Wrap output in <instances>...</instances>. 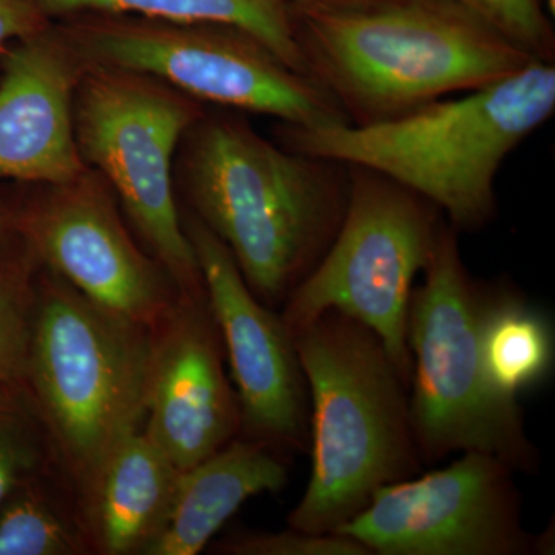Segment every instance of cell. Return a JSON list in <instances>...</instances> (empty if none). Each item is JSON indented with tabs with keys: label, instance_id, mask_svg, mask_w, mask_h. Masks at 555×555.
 Wrapping results in <instances>:
<instances>
[{
	"label": "cell",
	"instance_id": "cell-1",
	"mask_svg": "<svg viewBox=\"0 0 555 555\" xmlns=\"http://www.w3.org/2000/svg\"><path fill=\"white\" fill-rule=\"evenodd\" d=\"M184 139L190 214L229 248L255 297L283 308L337 235L347 167L278 147L233 116L204 115Z\"/></svg>",
	"mask_w": 555,
	"mask_h": 555
},
{
	"label": "cell",
	"instance_id": "cell-2",
	"mask_svg": "<svg viewBox=\"0 0 555 555\" xmlns=\"http://www.w3.org/2000/svg\"><path fill=\"white\" fill-rule=\"evenodd\" d=\"M554 112V64L534 61L383 122L284 124L281 137L294 152L378 171L447 214L455 230H477L495 215L500 167Z\"/></svg>",
	"mask_w": 555,
	"mask_h": 555
},
{
	"label": "cell",
	"instance_id": "cell-3",
	"mask_svg": "<svg viewBox=\"0 0 555 555\" xmlns=\"http://www.w3.org/2000/svg\"><path fill=\"white\" fill-rule=\"evenodd\" d=\"M295 20L308 75L352 126L480 89L535 61L451 0L301 10Z\"/></svg>",
	"mask_w": 555,
	"mask_h": 555
},
{
	"label": "cell",
	"instance_id": "cell-4",
	"mask_svg": "<svg viewBox=\"0 0 555 555\" xmlns=\"http://www.w3.org/2000/svg\"><path fill=\"white\" fill-rule=\"evenodd\" d=\"M294 338L309 390L312 470L287 525L331 534L379 489L418 476L423 462L409 387L371 328L324 312Z\"/></svg>",
	"mask_w": 555,
	"mask_h": 555
},
{
	"label": "cell",
	"instance_id": "cell-5",
	"mask_svg": "<svg viewBox=\"0 0 555 555\" xmlns=\"http://www.w3.org/2000/svg\"><path fill=\"white\" fill-rule=\"evenodd\" d=\"M150 345V327L40 266L22 383L87 517L108 456L144 425Z\"/></svg>",
	"mask_w": 555,
	"mask_h": 555
},
{
	"label": "cell",
	"instance_id": "cell-6",
	"mask_svg": "<svg viewBox=\"0 0 555 555\" xmlns=\"http://www.w3.org/2000/svg\"><path fill=\"white\" fill-rule=\"evenodd\" d=\"M425 275L412 294L406 337L409 411L422 462L456 451L483 452L514 473H535L539 451L526 434L517 400L496 393L481 366L486 288L467 273L452 225L441 229Z\"/></svg>",
	"mask_w": 555,
	"mask_h": 555
},
{
	"label": "cell",
	"instance_id": "cell-7",
	"mask_svg": "<svg viewBox=\"0 0 555 555\" xmlns=\"http://www.w3.org/2000/svg\"><path fill=\"white\" fill-rule=\"evenodd\" d=\"M203 116L199 101L169 83L102 65H87L73 102L80 158L108 182L152 257L189 297L206 287L178 210L173 163Z\"/></svg>",
	"mask_w": 555,
	"mask_h": 555
},
{
	"label": "cell",
	"instance_id": "cell-8",
	"mask_svg": "<svg viewBox=\"0 0 555 555\" xmlns=\"http://www.w3.org/2000/svg\"><path fill=\"white\" fill-rule=\"evenodd\" d=\"M65 20L57 30L87 65L144 73L193 100L273 116L287 126L349 122L315 79L240 28L109 13Z\"/></svg>",
	"mask_w": 555,
	"mask_h": 555
},
{
	"label": "cell",
	"instance_id": "cell-9",
	"mask_svg": "<svg viewBox=\"0 0 555 555\" xmlns=\"http://www.w3.org/2000/svg\"><path fill=\"white\" fill-rule=\"evenodd\" d=\"M346 167L349 196L337 235L280 313L292 334L324 312L352 318L382 339L409 387V306L444 222L434 204L393 179Z\"/></svg>",
	"mask_w": 555,
	"mask_h": 555
},
{
	"label": "cell",
	"instance_id": "cell-10",
	"mask_svg": "<svg viewBox=\"0 0 555 555\" xmlns=\"http://www.w3.org/2000/svg\"><path fill=\"white\" fill-rule=\"evenodd\" d=\"M337 534L372 555H528L545 550L521 521L514 469L463 452L443 469L385 486Z\"/></svg>",
	"mask_w": 555,
	"mask_h": 555
},
{
	"label": "cell",
	"instance_id": "cell-11",
	"mask_svg": "<svg viewBox=\"0 0 555 555\" xmlns=\"http://www.w3.org/2000/svg\"><path fill=\"white\" fill-rule=\"evenodd\" d=\"M38 188L16 199L13 230L39 264L102 308L155 326L181 292L130 235L100 171L87 167L72 181Z\"/></svg>",
	"mask_w": 555,
	"mask_h": 555
},
{
	"label": "cell",
	"instance_id": "cell-12",
	"mask_svg": "<svg viewBox=\"0 0 555 555\" xmlns=\"http://www.w3.org/2000/svg\"><path fill=\"white\" fill-rule=\"evenodd\" d=\"M238 396L240 437L280 451L308 452L310 401L294 334L255 297L235 259L192 214L182 215Z\"/></svg>",
	"mask_w": 555,
	"mask_h": 555
},
{
	"label": "cell",
	"instance_id": "cell-13",
	"mask_svg": "<svg viewBox=\"0 0 555 555\" xmlns=\"http://www.w3.org/2000/svg\"><path fill=\"white\" fill-rule=\"evenodd\" d=\"M150 334L142 433L178 469H189L241 434L238 396L207 295H179Z\"/></svg>",
	"mask_w": 555,
	"mask_h": 555
},
{
	"label": "cell",
	"instance_id": "cell-14",
	"mask_svg": "<svg viewBox=\"0 0 555 555\" xmlns=\"http://www.w3.org/2000/svg\"><path fill=\"white\" fill-rule=\"evenodd\" d=\"M86 67L53 24L17 40L0 80V179L51 185L87 170L73 122Z\"/></svg>",
	"mask_w": 555,
	"mask_h": 555
},
{
	"label": "cell",
	"instance_id": "cell-15",
	"mask_svg": "<svg viewBox=\"0 0 555 555\" xmlns=\"http://www.w3.org/2000/svg\"><path fill=\"white\" fill-rule=\"evenodd\" d=\"M287 480L286 452L264 441L235 438L181 470L169 525L149 555L203 553L247 500L280 492Z\"/></svg>",
	"mask_w": 555,
	"mask_h": 555
},
{
	"label": "cell",
	"instance_id": "cell-16",
	"mask_svg": "<svg viewBox=\"0 0 555 555\" xmlns=\"http://www.w3.org/2000/svg\"><path fill=\"white\" fill-rule=\"evenodd\" d=\"M181 469L144 433L108 456L94 486L89 524L96 555H149L169 525Z\"/></svg>",
	"mask_w": 555,
	"mask_h": 555
},
{
	"label": "cell",
	"instance_id": "cell-17",
	"mask_svg": "<svg viewBox=\"0 0 555 555\" xmlns=\"http://www.w3.org/2000/svg\"><path fill=\"white\" fill-rule=\"evenodd\" d=\"M49 17L130 14L178 24L228 25L255 36L295 72L308 75L292 0H36Z\"/></svg>",
	"mask_w": 555,
	"mask_h": 555
},
{
	"label": "cell",
	"instance_id": "cell-18",
	"mask_svg": "<svg viewBox=\"0 0 555 555\" xmlns=\"http://www.w3.org/2000/svg\"><path fill=\"white\" fill-rule=\"evenodd\" d=\"M0 555H96L86 506L60 465L17 486L0 506Z\"/></svg>",
	"mask_w": 555,
	"mask_h": 555
},
{
	"label": "cell",
	"instance_id": "cell-19",
	"mask_svg": "<svg viewBox=\"0 0 555 555\" xmlns=\"http://www.w3.org/2000/svg\"><path fill=\"white\" fill-rule=\"evenodd\" d=\"M481 366L489 385L511 400L542 385L554 366L550 317L511 291L486 288L480 320Z\"/></svg>",
	"mask_w": 555,
	"mask_h": 555
},
{
	"label": "cell",
	"instance_id": "cell-20",
	"mask_svg": "<svg viewBox=\"0 0 555 555\" xmlns=\"http://www.w3.org/2000/svg\"><path fill=\"white\" fill-rule=\"evenodd\" d=\"M39 269L38 258L13 230L0 244V385L24 377Z\"/></svg>",
	"mask_w": 555,
	"mask_h": 555
},
{
	"label": "cell",
	"instance_id": "cell-21",
	"mask_svg": "<svg viewBox=\"0 0 555 555\" xmlns=\"http://www.w3.org/2000/svg\"><path fill=\"white\" fill-rule=\"evenodd\" d=\"M60 465L24 383L0 385V506L31 477Z\"/></svg>",
	"mask_w": 555,
	"mask_h": 555
},
{
	"label": "cell",
	"instance_id": "cell-22",
	"mask_svg": "<svg viewBox=\"0 0 555 555\" xmlns=\"http://www.w3.org/2000/svg\"><path fill=\"white\" fill-rule=\"evenodd\" d=\"M535 61L554 64L555 35L542 0H451Z\"/></svg>",
	"mask_w": 555,
	"mask_h": 555
},
{
	"label": "cell",
	"instance_id": "cell-23",
	"mask_svg": "<svg viewBox=\"0 0 555 555\" xmlns=\"http://www.w3.org/2000/svg\"><path fill=\"white\" fill-rule=\"evenodd\" d=\"M224 555H372L356 539L331 532L310 534L288 528L286 531H238L211 545Z\"/></svg>",
	"mask_w": 555,
	"mask_h": 555
},
{
	"label": "cell",
	"instance_id": "cell-24",
	"mask_svg": "<svg viewBox=\"0 0 555 555\" xmlns=\"http://www.w3.org/2000/svg\"><path fill=\"white\" fill-rule=\"evenodd\" d=\"M50 25L51 17L36 0H0V50L10 40L30 38Z\"/></svg>",
	"mask_w": 555,
	"mask_h": 555
},
{
	"label": "cell",
	"instance_id": "cell-25",
	"mask_svg": "<svg viewBox=\"0 0 555 555\" xmlns=\"http://www.w3.org/2000/svg\"><path fill=\"white\" fill-rule=\"evenodd\" d=\"M295 11L323 10V11H347L369 9L379 5L389 0H292Z\"/></svg>",
	"mask_w": 555,
	"mask_h": 555
},
{
	"label": "cell",
	"instance_id": "cell-26",
	"mask_svg": "<svg viewBox=\"0 0 555 555\" xmlns=\"http://www.w3.org/2000/svg\"><path fill=\"white\" fill-rule=\"evenodd\" d=\"M14 214H16V199L0 196V244L13 233Z\"/></svg>",
	"mask_w": 555,
	"mask_h": 555
},
{
	"label": "cell",
	"instance_id": "cell-27",
	"mask_svg": "<svg viewBox=\"0 0 555 555\" xmlns=\"http://www.w3.org/2000/svg\"><path fill=\"white\" fill-rule=\"evenodd\" d=\"M546 11L551 17L555 16V0H545Z\"/></svg>",
	"mask_w": 555,
	"mask_h": 555
}]
</instances>
